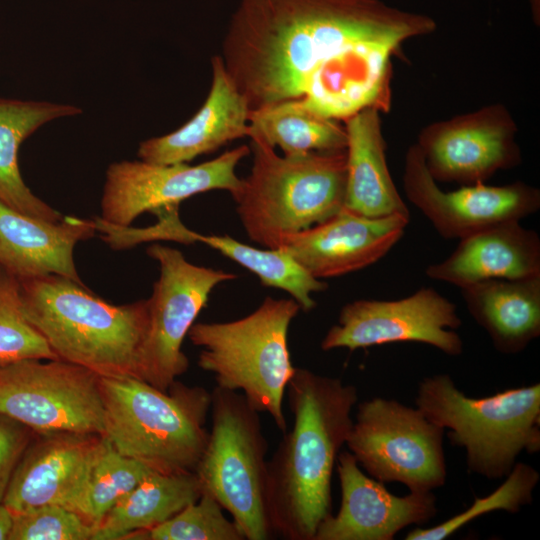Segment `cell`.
<instances>
[{
	"label": "cell",
	"mask_w": 540,
	"mask_h": 540,
	"mask_svg": "<svg viewBox=\"0 0 540 540\" xmlns=\"http://www.w3.org/2000/svg\"><path fill=\"white\" fill-rule=\"evenodd\" d=\"M514 134L504 110L488 108L428 127L417 146L435 181L472 185L519 164Z\"/></svg>",
	"instance_id": "cell-15"
},
{
	"label": "cell",
	"mask_w": 540,
	"mask_h": 540,
	"mask_svg": "<svg viewBox=\"0 0 540 540\" xmlns=\"http://www.w3.org/2000/svg\"><path fill=\"white\" fill-rule=\"evenodd\" d=\"M248 137H258L283 155L346 149L345 127L295 102L250 111Z\"/></svg>",
	"instance_id": "cell-27"
},
{
	"label": "cell",
	"mask_w": 540,
	"mask_h": 540,
	"mask_svg": "<svg viewBox=\"0 0 540 540\" xmlns=\"http://www.w3.org/2000/svg\"><path fill=\"white\" fill-rule=\"evenodd\" d=\"M202 495L194 472L152 471L96 527L93 540L124 539L159 525Z\"/></svg>",
	"instance_id": "cell-26"
},
{
	"label": "cell",
	"mask_w": 540,
	"mask_h": 540,
	"mask_svg": "<svg viewBox=\"0 0 540 540\" xmlns=\"http://www.w3.org/2000/svg\"><path fill=\"white\" fill-rule=\"evenodd\" d=\"M82 113L81 108L48 101L0 98V201L12 209L50 222L64 216L42 201L24 183L19 166L21 143L46 123Z\"/></svg>",
	"instance_id": "cell-24"
},
{
	"label": "cell",
	"mask_w": 540,
	"mask_h": 540,
	"mask_svg": "<svg viewBox=\"0 0 540 540\" xmlns=\"http://www.w3.org/2000/svg\"><path fill=\"white\" fill-rule=\"evenodd\" d=\"M24 313L60 360L104 378H139L148 300L114 305L59 275L19 280Z\"/></svg>",
	"instance_id": "cell-3"
},
{
	"label": "cell",
	"mask_w": 540,
	"mask_h": 540,
	"mask_svg": "<svg viewBox=\"0 0 540 540\" xmlns=\"http://www.w3.org/2000/svg\"><path fill=\"white\" fill-rule=\"evenodd\" d=\"M415 404L465 450L468 470L487 479L504 478L523 451L540 450L539 383L474 398L440 373L419 382Z\"/></svg>",
	"instance_id": "cell-6"
},
{
	"label": "cell",
	"mask_w": 540,
	"mask_h": 540,
	"mask_svg": "<svg viewBox=\"0 0 540 540\" xmlns=\"http://www.w3.org/2000/svg\"><path fill=\"white\" fill-rule=\"evenodd\" d=\"M104 434L122 455L160 473L194 472L209 431L211 393L177 380L167 391L138 378L100 377Z\"/></svg>",
	"instance_id": "cell-5"
},
{
	"label": "cell",
	"mask_w": 540,
	"mask_h": 540,
	"mask_svg": "<svg viewBox=\"0 0 540 540\" xmlns=\"http://www.w3.org/2000/svg\"><path fill=\"white\" fill-rule=\"evenodd\" d=\"M341 503L318 526L313 540H392L410 525H422L437 513L432 491L397 496L367 476L349 451L336 462Z\"/></svg>",
	"instance_id": "cell-17"
},
{
	"label": "cell",
	"mask_w": 540,
	"mask_h": 540,
	"mask_svg": "<svg viewBox=\"0 0 540 540\" xmlns=\"http://www.w3.org/2000/svg\"><path fill=\"white\" fill-rule=\"evenodd\" d=\"M462 324L457 306L431 287H422L398 300L360 299L345 304L321 341L330 351L401 342H418L446 355L463 353L464 343L455 331Z\"/></svg>",
	"instance_id": "cell-12"
},
{
	"label": "cell",
	"mask_w": 540,
	"mask_h": 540,
	"mask_svg": "<svg viewBox=\"0 0 540 540\" xmlns=\"http://www.w3.org/2000/svg\"><path fill=\"white\" fill-rule=\"evenodd\" d=\"M286 391L293 426L268 461V515L274 535L313 540L332 514V473L352 428L358 391L301 367Z\"/></svg>",
	"instance_id": "cell-2"
},
{
	"label": "cell",
	"mask_w": 540,
	"mask_h": 540,
	"mask_svg": "<svg viewBox=\"0 0 540 540\" xmlns=\"http://www.w3.org/2000/svg\"><path fill=\"white\" fill-rule=\"evenodd\" d=\"M410 216L367 217L343 207L328 220L288 236L280 250L317 279L359 271L401 240Z\"/></svg>",
	"instance_id": "cell-18"
},
{
	"label": "cell",
	"mask_w": 540,
	"mask_h": 540,
	"mask_svg": "<svg viewBox=\"0 0 540 540\" xmlns=\"http://www.w3.org/2000/svg\"><path fill=\"white\" fill-rule=\"evenodd\" d=\"M159 263L160 276L148 299V325L139 357V378L167 391L184 374L189 361L182 351L184 338L210 293L233 273L198 266L177 249L154 244L146 250Z\"/></svg>",
	"instance_id": "cell-11"
},
{
	"label": "cell",
	"mask_w": 540,
	"mask_h": 540,
	"mask_svg": "<svg viewBox=\"0 0 540 540\" xmlns=\"http://www.w3.org/2000/svg\"><path fill=\"white\" fill-rule=\"evenodd\" d=\"M26 359H58L27 319L18 278L0 266V366Z\"/></svg>",
	"instance_id": "cell-30"
},
{
	"label": "cell",
	"mask_w": 540,
	"mask_h": 540,
	"mask_svg": "<svg viewBox=\"0 0 540 540\" xmlns=\"http://www.w3.org/2000/svg\"><path fill=\"white\" fill-rule=\"evenodd\" d=\"M444 433L417 407L374 397L358 405L345 445L372 478L429 492L446 482Z\"/></svg>",
	"instance_id": "cell-9"
},
{
	"label": "cell",
	"mask_w": 540,
	"mask_h": 540,
	"mask_svg": "<svg viewBox=\"0 0 540 540\" xmlns=\"http://www.w3.org/2000/svg\"><path fill=\"white\" fill-rule=\"evenodd\" d=\"M504 478L486 497H475L466 510L431 528H414L404 539L443 540L482 515L498 510L515 514L532 503L533 492L540 480V474L533 466L516 462Z\"/></svg>",
	"instance_id": "cell-29"
},
{
	"label": "cell",
	"mask_w": 540,
	"mask_h": 540,
	"mask_svg": "<svg viewBox=\"0 0 540 540\" xmlns=\"http://www.w3.org/2000/svg\"><path fill=\"white\" fill-rule=\"evenodd\" d=\"M12 526V512L3 503H0V540H9Z\"/></svg>",
	"instance_id": "cell-34"
},
{
	"label": "cell",
	"mask_w": 540,
	"mask_h": 540,
	"mask_svg": "<svg viewBox=\"0 0 540 540\" xmlns=\"http://www.w3.org/2000/svg\"><path fill=\"white\" fill-rule=\"evenodd\" d=\"M160 238L185 244L201 242L210 246L255 274L263 286L286 291L304 312L316 307L313 294L328 287L326 282L313 277L283 250L259 249L230 236L203 235L189 230L180 221L178 210H172L161 218Z\"/></svg>",
	"instance_id": "cell-25"
},
{
	"label": "cell",
	"mask_w": 540,
	"mask_h": 540,
	"mask_svg": "<svg viewBox=\"0 0 540 540\" xmlns=\"http://www.w3.org/2000/svg\"><path fill=\"white\" fill-rule=\"evenodd\" d=\"M250 153L249 146L241 145L198 165L142 160L112 163L106 171L99 219L129 227L144 212L155 214L179 206L199 193L226 190L233 197L241 186L236 166Z\"/></svg>",
	"instance_id": "cell-13"
},
{
	"label": "cell",
	"mask_w": 540,
	"mask_h": 540,
	"mask_svg": "<svg viewBox=\"0 0 540 540\" xmlns=\"http://www.w3.org/2000/svg\"><path fill=\"white\" fill-rule=\"evenodd\" d=\"M212 82L196 114L177 130L139 144L140 160L154 164L188 163L197 156L249 134L250 109L225 69L220 55L212 57Z\"/></svg>",
	"instance_id": "cell-19"
},
{
	"label": "cell",
	"mask_w": 540,
	"mask_h": 540,
	"mask_svg": "<svg viewBox=\"0 0 540 540\" xmlns=\"http://www.w3.org/2000/svg\"><path fill=\"white\" fill-rule=\"evenodd\" d=\"M152 470L119 453L104 437L87 482L82 517L95 528Z\"/></svg>",
	"instance_id": "cell-28"
},
{
	"label": "cell",
	"mask_w": 540,
	"mask_h": 540,
	"mask_svg": "<svg viewBox=\"0 0 540 540\" xmlns=\"http://www.w3.org/2000/svg\"><path fill=\"white\" fill-rule=\"evenodd\" d=\"M40 435L23 453L2 503L12 513L54 504L82 516L90 471L104 436L73 432Z\"/></svg>",
	"instance_id": "cell-16"
},
{
	"label": "cell",
	"mask_w": 540,
	"mask_h": 540,
	"mask_svg": "<svg viewBox=\"0 0 540 540\" xmlns=\"http://www.w3.org/2000/svg\"><path fill=\"white\" fill-rule=\"evenodd\" d=\"M434 29L379 0H240L220 56L250 111L295 102L345 121L388 108L392 54Z\"/></svg>",
	"instance_id": "cell-1"
},
{
	"label": "cell",
	"mask_w": 540,
	"mask_h": 540,
	"mask_svg": "<svg viewBox=\"0 0 540 540\" xmlns=\"http://www.w3.org/2000/svg\"><path fill=\"white\" fill-rule=\"evenodd\" d=\"M294 299L267 297L249 315L229 322L194 323L187 336L201 348L198 366L216 386L240 392L248 404L268 413L286 432L283 400L294 373L288 331L300 311Z\"/></svg>",
	"instance_id": "cell-7"
},
{
	"label": "cell",
	"mask_w": 540,
	"mask_h": 540,
	"mask_svg": "<svg viewBox=\"0 0 540 540\" xmlns=\"http://www.w3.org/2000/svg\"><path fill=\"white\" fill-rule=\"evenodd\" d=\"M30 431L27 426L0 414V503L18 462L30 444Z\"/></svg>",
	"instance_id": "cell-33"
},
{
	"label": "cell",
	"mask_w": 540,
	"mask_h": 540,
	"mask_svg": "<svg viewBox=\"0 0 540 540\" xmlns=\"http://www.w3.org/2000/svg\"><path fill=\"white\" fill-rule=\"evenodd\" d=\"M0 414L39 434H104L100 376L60 359L0 366Z\"/></svg>",
	"instance_id": "cell-10"
},
{
	"label": "cell",
	"mask_w": 540,
	"mask_h": 540,
	"mask_svg": "<svg viewBox=\"0 0 540 540\" xmlns=\"http://www.w3.org/2000/svg\"><path fill=\"white\" fill-rule=\"evenodd\" d=\"M460 290L469 314L498 352L518 354L540 336V275L485 280Z\"/></svg>",
	"instance_id": "cell-23"
},
{
	"label": "cell",
	"mask_w": 540,
	"mask_h": 540,
	"mask_svg": "<svg viewBox=\"0 0 540 540\" xmlns=\"http://www.w3.org/2000/svg\"><path fill=\"white\" fill-rule=\"evenodd\" d=\"M404 193L444 239H462L493 225L521 221L540 208V192L523 182L504 186L483 183L453 191L439 188L417 145L408 149Z\"/></svg>",
	"instance_id": "cell-14"
},
{
	"label": "cell",
	"mask_w": 540,
	"mask_h": 540,
	"mask_svg": "<svg viewBox=\"0 0 540 540\" xmlns=\"http://www.w3.org/2000/svg\"><path fill=\"white\" fill-rule=\"evenodd\" d=\"M132 535L150 540L245 539L236 523L226 518L221 505L204 493L165 522Z\"/></svg>",
	"instance_id": "cell-31"
},
{
	"label": "cell",
	"mask_w": 540,
	"mask_h": 540,
	"mask_svg": "<svg viewBox=\"0 0 540 540\" xmlns=\"http://www.w3.org/2000/svg\"><path fill=\"white\" fill-rule=\"evenodd\" d=\"M9 540H93L96 528L60 505H42L12 513Z\"/></svg>",
	"instance_id": "cell-32"
},
{
	"label": "cell",
	"mask_w": 540,
	"mask_h": 540,
	"mask_svg": "<svg viewBox=\"0 0 540 540\" xmlns=\"http://www.w3.org/2000/svg\"><path fill=\"white\" fill-rule=\"evenodd\" d=\"M96 231L95 220L64 216L50 222L0 201V266L19 280L54 274L83 283L75 266L74 248Z\"/></svg>",
	"instance_id": "cell-20"
},
{
	"label": "cell",
	"mask_w": 540,
	"mask_h": 540,
	"mask_svg": "<svg viewBox=\"0 0 540 540\" xmlns=\"http://www.w3.org/2000/svg\"><path fill=\"white\" fill-rule=\"evenodd\" d=\"M425 274L460 289L485 280L538 276L540 237L518 220L502 222L460 239L455 250L429 265Z\"/></svg>",
	"instance_id": "cell-21"
},
{
	"label": "cell",
	"mask_w": 540,
	"mask_h": 540,
	"mask_svg": "<svg viewBox=\"0 0 540 540\" xmlns=\"http://www.w3.org/2000/svg\"><path fill=\"white\" fill-rule=\"evenodd\" d=\"M211 429L194 471L202 494L228 511L247 540L274 536L268 515V444L259 412L236 391L211 392Z\"/></svg>",
	"instance_id": "cell-8"
},
{
	"label": "cell",
	"mask_w": 540,
	"mask_h": 540,
	"mask_svg": "<svg viewBox=\"0 0 540 540\" xmlns=\"http://www.w3.org/2000/svg\"><path fill=\"white\" fill-rule=\"evenodd\" d=\"M379 111L368 107L344 121L347 136L344 208L367 217L410 216L388 169Z\"/></svg>",
	"instance_id": "cell-22"
},
{
	"label": "cell",
	"mask_w": 540,
	"mask_h": 540,
	"mask_svg": "<svg viewBox=\"0 0 540 540\" xmlns=\"http://www.w3.org/2000/svg\"><path fill=\"white\" fill-rule=\"evenodd\" d=\"M249 138L252 168L233 199L253 242L279 249L288 236L343 209L346 149L279 156L260 138Z\"/></svg>",
	"instance_id": "cell-4"
}]
</instances>
